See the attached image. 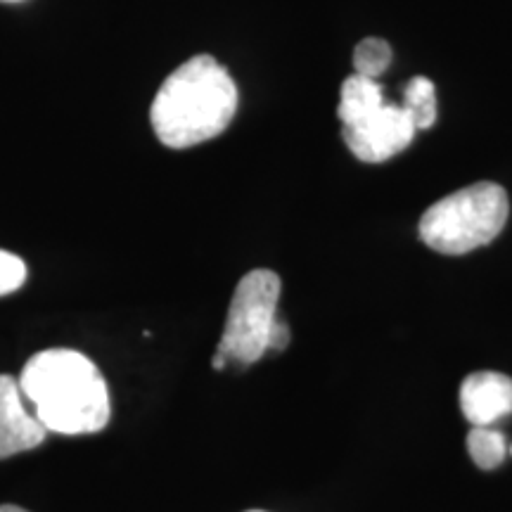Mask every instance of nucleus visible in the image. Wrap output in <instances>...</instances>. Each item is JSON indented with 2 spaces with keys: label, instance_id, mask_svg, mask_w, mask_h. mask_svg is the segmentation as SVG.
Masks as SVG:
<instances>
[{
  "label": "nucleus",
  "instance_id": "obj_5",
  "mask_svg": "<svg viewBox=\"0 0 512 512\" xmlns=\"http://www.w3.org/2000/svg\"><path fill=\"white\" fill-rule=\"evenodd\" d=\"M418 128L413 126L408 112L401 105L384 102L373 117L358 121L354 126H342L344 143L351 155L366 164L387 162L413 143Z\"/></svg>",
  "mask_w": 512,
  "mask_h": 512
},
{
  "label": "nucleus",
  "instance_id": "obj_17",
  "mask_svg": "<svg viewBox=\"0 0 512 512\" xmlns=\"http://www.w3.org/2000/svg\"><path fill=\"white\" fill-rule=\"evenodd\" d=\"M508 453H510V456H512V446H510V448H508Z\"/></svg>",
  "mask_w": 512,
  "mask_h": 512
},
{
  "label": "nucleus",
  "instance_id": "obj_13",
  "mask_svg": "<svg viewBox=\"0 0 512 512\" xmlns=\"http://www.w3.org/2000/svg\"><path fill=\"white\" fill-rule=\"evenodd\" d=\"M287 344H290V328L278 318L271 332V351H283L287 349Z\"/></svg>",
  "mask_w": 512,
  "mask_h": 512
},
{
  "label": "nucleus",
  "instance_id": "obj_12",
  "mask_svg": "<svg viewBox=\"0 0 512 512\" xmlns=\"http://www.w3.org/2000/svg\"><path fill=\"white\" fill-rule=\"evenodd\" d=\"M27 280V264L17 254L0 249V297L17 292Z\"/></svg>",
  "mask_w": 512,
  "mask_h": 512
},
{
  "label": "nucleus",
  "instance_id": "obj_2",
  "mask_svg": "<svg viewBox=\"0 0 512 512\" xmlns=\"http://www.w3.org/2000/svg\"><path fill=\"white\" fill-rule=\"evenodd\" d=\"M238 112V86L211 55L183 62L162 83L150 107L159 143L185 150L221 136Z\"/></svg>",
  "mask_w": 512,
  "mask_h": 512
},
{
  "label": "nucleus",
  "instance_id": "obj_3",
  "mask_svg": "<svg viewBox=\"0 0 512 512\" xmlns=\"http://www.w3.org/2000/svg\"><path fill=\"white\" fill-rule=\"evenodd\" d=\"M508 214V192L496 183L479 181L434 202L420 219V238L434 252L463 256L491 245Z\"/></svg>",
  "mask_w": 512,
  "mask_h": 512
},
{
  "label": "nucleus",
  "instance_id": "obj_11",
  "mask_svg": "<svg viewBox=\"0 0 512 512\" xmlns=\"http://www.w3.org/2000/svg\"><path fill=\"white\" fill-rule=\"evenodd\" d=\"M392 57V46H389L384 38H363L354 50V69L358 76H366V79L377 81L389 69Z\"/></svg>",
  "mask_w": 512,
  "mask_h": 512
},
{
  "label": "nucleus",
  "instance_id": "obj_14",
  "mask_svg": "<svg viewBox=\"0 0 512 512\" xmlns=\"http://www.w3.org/2000/svg\"><path fill=\"white\" fill-rule=\"evenodd\" d=\"M0 512H29V510L19 508V505H10V503H5V505H0Z\"/></svg>",
  "mask_w": 512,
  "mask_h": 512
},
{
  "label": "nucleus",
  "instance_id": "obj_7",
  "mask_svg": "<svg viewBox=\"0 0 512 512\" xmlns=\"http://www.w3.org/2000/svg\"><path fill=\"white\" fill-rule=\"evenodd\" d=\"M460 411L472 427H491L512 413V377L479 370L460 384Z\"/></svg>",
  "mask_w": 512,
  "mask_h": 512
},
{
  "label": "nucleus",
  "instance_id": "obj_16",
  "mask_svg": "<svg viewBox=\"0 0 512 512\" xmlns=\"http://www.w3.org/2000/svg\"><path fill=\"white\" fill-rule=\"evenodd\" d=\"M247 512H264V510H247Z\"/></svg>",
  "mask_w": 512,
  "mask_h": 512
},
{
  "label": "nucleus",
  "instance_id": "obj_4",
  "mask_svg": "<svg viewBox=\"0 0 512 512\" xmlns=\"http://www.w3.org/2000/svg\"><path fill=\"white\" fill-rule=\"evenodd\" d=\"M278 299V273L259 268V271L242 275L230 302L221 342L211 358L214 370L252 366L266 351H271V332L278 320Z\"/></svg>",
  "mask_w": 512,
  "mask_h": 512
},
{
  "label": "nucleus",
  "instance_id": "obj_9",
  "mask_svg": "<svg viewBox=\"0 0 512 512\" xmlns=\"http://www.w3.org/2000/svg\"><path fill=\"white\" fill-rule=\"evenodd\" d=\"M401 107L408 112L418 131L432 128L434 121H437V88H434V83L425 76H415V79L408 81Z\"/></svg>",
  "mask_w": 512,
  "mask_h": 512
},
{
  "label": "nucleus",
  "instance_id": "obj_15",
  "mask_svg": "<svg viewBox=\"0 0 512 512\" xmlns=\"http://www.w3.org/2000/svg\"><path fill=\"white\" fill-rule=\"evenodd\" d=\"M0 3H24V0H0Z\"/></svg>",
  "mask_w": 512,
  "mask_h": 512
},
{
  "label": "nucleus",
  "instance_id": "obj_1",
  "mask_svg": "<svg viewBox=\"0 0 512 512\" xmlns=\"http://www.w3.org/2000/svg\"><path fill=\"white\" fill-rule=\"evenodd\" d=\"M24 401L48 432L62 437L95 434L112 418L110 387L100 368L74 349L38 351L19 375Z\"/></svg>",
  "mask_w": 512,
  "mask_h": 512
},
{
  "label": "nucleus",
  "instance_id": "obj_10",
  "mask_svg": "<svg viewBox=\"0 0 512 512\" xmlns=\"http://www.w3.org/2000/svg\"><path fill=\"white\" fill-rule=\"evenodd\" d=\"M467 453L479 470H496L508 456V441L494 427H472L467 434Z\"/></svg>",
  "mask_w": 512,
  "mask_h": 512
},
{
  "label": "nucleus",
  "instance_id": "obj_8",
  "mask_svg": "<svg viewBox=\"0 0 512 512\" xmlns=\"http://www.w3.org/2000/svg\"><path fill=\"white\" fill-rule=\"evenodd\" d=\"M384 105L382 86L366 76H349L339 88V107L337 117L342 126H354L358 121L373 117Z\"/></svg>",
  "mask_w": 512,
  "mask_h": 512
},
{
  "label": "nucleus",
  "instance_id": "obj_6",
  "mask_svg": "<svg viewBox=\"0 0 512 512\" xmlns=\"http://www.w3.org/2000/svg\"><path fill=\"white\" fill-rule=\"evenodd\" d=\"M48 434L43 422L24 403L15 377L0 375V460L41 446Z\"/></svg>",
  "mask_w": 512,
  "mask_h": 512
}]
</instances>
